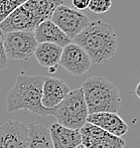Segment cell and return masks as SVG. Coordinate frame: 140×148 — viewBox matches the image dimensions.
<instances>
[{
  "instance_id": "obj_1",
  "label": "cell",
  "mask_w": 140,
  "mask_h": 148,
  "mask_svg": "<svg viewBox=\"0 0 140 148\" xmlns=\"http://www.w3.org/2000/svg\"><path fill=\"white\" fill-rule=\"evenodd\" d=\"M43 76H31L21 72L6 97L8 112L29 111L35 116H49L53 109H46L41 103Z\"/></svg>"
},
{
  "instance_id": "obj_2",
  "label": "cell",
  "mask_w": 140,
  "mask_h": 148,
  "mask_svg": "<svg viewBox=\"0 0 140 148\" xmlns=\"http://www.w3.org/2000/svg\"><path fill=\"white\" fill-rule=\"evenodd\" d=\"M73 41L85 50L92 63L98 65L111 59L117 50V36L113 27L101 20L89 22Z\"/></svg>"
},
{
  "instance_id": "obj_3",
  "label": "cell",
  "mask_w": 140,
  "mask_h": 148,
  "mask_svg": "<svg viewBox=\"0 0 140 148\" xmlns=\"http://www.w3.org/2000/svg\"><path fill=\"white\" fill-rule=\"evenodd\" d=\"M82 90L89 114L99 112L117 113L121 106L118 88L112 82L103 77H92L85 79Z\"/></svg>"
},
{
  "instance_id": "obj_4",
  "label": "cell",
  "mask_w": 140,
  "mask_h": 148,
  "mask_svg": "<svg viewBox=\"0 0 140 148\" xmlns=\"http://www.w3.org/2000/svg\"><path fill=\"white\" fill-rule=\"evenodd\" d=\"M52 115L57 119V123L62 126L80 130L87 123V118L89 116L82 88L70 92L64 101L54 108Z\"/></svg>"
},
{
  "instance_id": "obj_5",
  "label": "cell",
  "mask_w": 140,
  "mask_h": 148,
  "mask_svg": "<svg viewBox=\"0 0 140 148\" xmlns=\"http://www.w3.org/2000/svg\"><path fill=\"white\" fill-rule=\"evenodd\" d=\"M38 46L33 32H10L4 34V50L8 60L28 61Z\"/></svg>"
},
{
  "instance_id": "obj_6",
  "label": "cell",
  "mask_w": 140,
  "mask_h": 148,
  "mask_svg": "<svg viewBox=\"0 0 140 148\" xmlns=\"http://www.w3.org/2000/svg\"><path fill=\"white\" fill-rule=\"evenodd\" d=\"M51 21L57 25L72 41L91 22L85 14L64 4L56 8L51 17Z\"/></svg>"
},
{
  "instance_id": "obj_7",
  "label": "cell",
  "mask_w": 140,
  "mask_h": 148,
  "mask_svg": "<svg viewBox=\"0 0 140 148\" xmlns=\"http://www.w3.org/2000/svg\"><path fill=\"white\" fill-rule=\"evenodd\" d=\"M92 60L79 45L71 43L63 48L59 66L76 77L85 75L92 67Z\"/></svg>"
},
{
  "instance_id": "obj_8",
  "label": "cell",
  "mask_w": 140,
  "mask_h": 148,
  "mask_svg": "<svg viewBox=\"0 0 140 148\" xmlns=\"http://www.w3.org/2000/svg\"><path fill=\"white\" fill-rule=\"evenodd\" d=\"M82 144L85 148H124L125 141L102 130L91 123H85L80 129Z\"/></svg>"
},
{
  "instance_id": "obj_9",
  "label": "cell",
  "mask_w": 140,
  "mask_h": 148,
  "mask_svg": "<svg viewBox=\"0 0 140 148\" xmlns=\"http://www.w3.org/2000/svg\"><path fill=\"white\" fill-rule=\"evenodd\" d=\"M0 148H28V126L7 120L0 126Z\"/></svg>"
},
{
  "instance_id": "obj_10",
  "label": "cell",
  "mask_w": 140,
  "mask_h": 148,
  "mask_svg": "<svg viewBox=\"0 0 140 148\" xmlns=\"http://www.w3.org/2000/svg\"><path fill=\"white\" fill-rule=\"evenodd\" d=\"M38 25L39 23L32 12L23 3L0 24V30L4 34L10 32H33Z\"/></svg>"
},
{
  "instance_id": "obj_11",
  "label": "cell",
  "mask_w": 140,
  "mask_h": 148,
  "mask_svg": "<svg viewBox=\"0 0 140 148\" xmlns=\"http://www.w3.org/2000/svg\"><path fill=\"white\" fill-rule=\"evenodd\" d=\"M70 92L69 86L63 79L44 77L41 99L42 106L46 109H53L64 101Z\"/></svg>"
},
{
  "instance_id": "obj_12",
  "label": "cell",
  "mask_w": 140,
  "mask_h": 148,
  "mask_svg": "<svg viewBox=\"0 0 140 148\" xmlns=\"http://www.w3.org/2000/svg\"><path fill=\"white\" fill-rule=\"evenodd\" d=\"M87 122L117 137L122 138V136L128 131V125L117 113L99 112L89 114Z\"/></svg>"
},
{
  "instance_id": "obj_13",
  "label": "cell",
  "mask_w": 140,
  "mask_h": 148,
  "mask_svg": "<svg viewBox=\"0 0 140 148\" xmlns=\"http://www.w3.org/2000/svg\"><path fill=\"white\" fill-rule=\"evenodd\" d=\"M33 33L38 44L50 43V44H54L64 48L73 43V41L70 39L64 32L61 31V29L57 25L54 24L51 20H47V21L39 24L33 31Z\"/></svg>"
},
{
  "instance_id": "obj_14",
  "label": "cell",
  "mask_w": 140,
  "mask_h": 148,
  "mask_svg": "<svg viewBox=\"0 0 140 148\" xmlns=\"http://www.w3.org/2000/svg\"><path fill=\"white\" fill-rule=\"evenodd\" d=\"M53 148H76L82 144L80 130L64 127L57 122L49 127Z\"/></svg>"
},
{
  "instance_id": "obj_15",
  "label": "cell",
  "mask_w": 140,
  "mask_h": 148,
  "mask_svg": "<svg viewBox=\"0 0 140 148\" xmlns=\"http://www.w3.org/2000/svg\"><path fill=\"white\" fill-rule=\"evenodd\" d=\"M63 48L50 43L38 44L34 56L41 67L48 69L49 73L53 74L57 71L60 63Z\"/></svg>"
},
{
  "instance_id": "obj_16",
  "label": "cell",
  "mask_w": 140,
  "mask_h": 148,
  "mask_svg": "<svg viewBox=\"0 0 140 148\" xmlns=\"http://www.w3.org/2000/svg\"><path fill=\"white\" fill-rule=\"evenodd\" d=\"M62 4H64L63 1L57 0H28L24 2V5L32 12L39 24L51 20L54 11Z\"/></svg>"
},
{
  "instance_id": "obj_17",
  "label": "cell",
  "mask_w": 140,
  "mask_h": 148,
  "mask_svg": "<svg viewBox=\"0 0 140 148\" xmlns=\"http://www.w3.org/2000/svg\"><path fill=\"white\" fill-rule=\"evenodd\" d=\"M28 126V148H53L49 127L31 123Z\"/></svg>"
},
{
  "instance_id": "obj_18",
  "label": "cell",
  "mask_w": 140,
  "mask_h": 148,
  "mask_svg": "<svg viewBox=\"0 0 140 148\" xmlns=\"http://www.w3.org/2000/svg\"><path fill=\"white\" fill-rule=\"evenodd\" d=\"M23 3L24 1L20 0H0V24Z\"/></svg>"
},
{
  "instance_id": "obj_19",
  "label": "cell",
  "mask_w": 140,
  "mask_h": 148,
  "mask_svg": "<svg viewBox=\"0 0 140 148\" xmlns=\"http://www.w3.org/2000/svg\"><path fill=\"white\" fill-rule=\"evenodd\" d=\"M111 5L112 2L110 0H91L87 9H89L92 12L96 14H102L107 12Z\"/></svg>"
},
{
  "instance_id": "obj_20",
  "label": "cell",
  "mask_w": 140,
  "mask_h": 148,
  "mask_svg": "<svg viewBox=\"0 0 140 148\" xmlns=\"http://www.w3.org/2000/svg\"><path fill=\"white\" fill-rule=\"evenodd\" d=\"M9 60L4 50V33L0 30V71L8 67Z\"/></svg>"
},
{
  "instance_id": "obj_21",
  "label": "cell",
  "mask_w": 140,
  "mask_h": 148,
  "mask_svg": "<svg viewBox=\"0 0 140 148\" xmlns=\"http://www.w3.org/2000/svg\"><path fill=\"white\" fill-rule=\"evenodd\" d=\"M89 1L91 0H73L72 4L76 9L74 10H83V9H87L89 5Z\"/></svg>"
},
{
  "instance_id": "obj_22",
  "label": "cell",
  "mask_w": 140,
  "mask_h": 148,
  "mask_svg": "<svg viewBox=\"0 0 140 148\" xmlns=\"http://www.w3.org/2000/svg\"><path fill=\"white\" fill-rule=\"evenodd\" d=\"M139 88H140V84H137L136 88H135V95H136V97L139 99L140 97V94H139Z\"/></svg>"
},
{
  "instance_id": "obj_23",
  "label": "cell",
  "mask_w": 140,
  "mask_h": 148,
  "mask_svg": "<svg viewBox=\"0 0 140 148\" xmlns=\"http://www.w3.org/2000/svg\"><path fill=\"white\" fill-rule=\"evenodd\" d=\"M76 148H85V146H83V144H81V145H79V146L78 147H76Z\"/></svg>"
}]
</instances>
